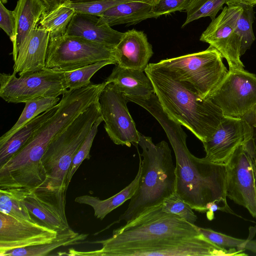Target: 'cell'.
<instances>
[{"instance_id":"6da1fadb","label":"cell","mask_w":256,"mask_h":256,"mask_svg":"<svg viewBox=\"0 0 256 256\" xmlns=\"http://www.w3.org/2000/svg\"><path fill=\"white\" fill-rule=\"evenodd\" d=\"M164 128L174 150L176 161V192L193 210L206 212L216 203L221 211L238 216L230 207L226 194V166L206 157L198 158L188 150L187 136L181 124L164 110L158 100L146 107Z\"/></svg>"},{"instance_id":"7a4b0ae2","label":"cell","mask_w":256,"mask_h":256,"mask_svg":"<svg viewBox=\"0 0 256 256\" xmlns=\"http://www.w3.org/2000/svg\"><path fill=\"white\" fill-rule=\"evenodd\" d=\"M164 110L202 142L210 138L224 116L209 99L202 98L187 82L172 78L148 64L144 70Z\"/></svg>"},{"instance_id":"3957f363","label":"cell","mask_w":256,"mask_h":256,"mask_svg":"<svg viewBox=\"0 0 256 256\" xmlns=\"http://www.w3.org/2000/svg\"><path fill=\"white\" fill-rule=\"evenodd\" d=\"M141 172L138 187L127 209L118 221L130 222L148 210L161 205L176 190V166L168 144H154L150 136L139 133Z\"/></svg>"},{"instance_id":"277c9868","label":"cell","mask_w":256,"mask_h":256,"mask_svg":"<svg viewBox=\"0 0 256 256\" xmlns=\"http://www.w3.org/2000/svg\"><path fill=\"white\" fill-rule=\"evenodd\" d=\"M200 234L198 226L176 214L164 212L162 204L114 230L110 238L92 242L101 244V248L88 252L70 248L68 254L70 256H107L111 251L120 248L165 238H184Z\"/></svg>"},{"instance_id":"5b68a950","label":"cell","mask_w":256,"mask_h":256,"mask_svg":"<svg viewBox=\"0 0 256 256\" xmlns=\"http://www.w3.org/2000/svg\"><path fill=\"white\" fill-rule=\"evenodd\" d=\"M101 115L98 100L52 139L40 160L46 180L39 187L52 190L68 189L67 175L74 156L93 124Z\"/></svg>"},{"instance_id":"8992f818","label":"cell","mask_w":256,"mask_h":256,"mask_svg":"<svg viewBox=\"0 0 256 256\" xmlns=\"http://www.w3.org/2000/svg\"><path fill=\"white\" fill-rule=\"evenodd\" d=\"M223 57L210 46L204 50L151 63L173 78L191 84L199 95L208 99L228 72Z\"/></svg>"},{"instance_id":"52a82bcc","label":"cell","mask_w":256,"mask_h":256,"mask_svg":"<svg viewBox=\"0 0 256 256\" xmlns=\"http://www.w3.org/2000/svg\"><path fill=\"white\" fill-rule=\"evenodd\" d=\"M68 90L64 72L44 68L24 74H0V96L8 103H24L42 98H56Z\"/></svg>"},{"instance_id":"ba28073f","label":"cell","mask_w":256,"mask_h":256,"mask_svg":"<svg viewBox=\"0 0 256 256\" xmlns=\"http://www.w3.org/2000/svg\"><path fill=\"white\" fill-rule=\"evenodd\" d=\"M104 60H116L114 49L64 34L50 38L46 68L64 72Z\"/></svg>"},{"instance_id":"9c48e42d","label":"cell","mask_w":256,"mask_h":256,"mask_svg":"<svg viewBox=\"0 0 256 256\" xmlns=\"http://www.w3.org/2000/svg\"><path fill=\"white\" fill-rule=\"evenodd\" d=\"M202 234V233H201ZM236 256L244 251L220 246L202 234L184 238H165L114 250L107 256Z\"/></svg>"},{"instance_id":"30bf717a","label":"cell","mask_w":256,"mask_h":256,"mask_svg":"<svg viewBox=\"0 0 256 256\" xmlns=\"http://www.w3.org/2000/svg\"><path fill=\"white\" fill-rule=\"evenodd\" d=\"M224 116L243 118L256 108V75L230 70L208 98Z\"/></svg>"},{"instance_id":"8fae6325","label":"cell","mask_w":256,"mask_h":256,"mask_svg":"<svg viewBox=\"0 0 256 256\" xmlns=\"http://www.w3.org/2000/svg\"><path fill=\"white\" fill-rule=\"evenodd\" d=\"M99 102L104 128L113 142L137 147L140 132L129 112L124 93L114 84H108L101 92Z\"/></svg>"},{"instance_id":"7c38bea8","label":"cell","mask_w":256,"mask_h":256,"mask_svg":"<svg viewBox=\"0 0 256 256\" xmlns=\"http://www.w3.org/2000/svg\"><path fill=\"white\" fill-rule=\"evenodd\" d=\"M243 10L242 6L229 4L212 20L200 40L216 48L228 62L230 70H244L240 60V42L235 33L237 21Z\"/></svg>"},{"instance_id":"4fadbf2b","label":"cell","mask_w":256,"mask_h":256,"mask_svg":"<svg viewBox=\"0 0 256 256\" xmlns=\"http://www.w3.org/2000/svg\"><path fill=\"white\" fill-rule=\"evenodd\" d=\"M226 166V197L247 209L256 219V186L254 168L244 144L234 151Z\"/></svg>"},{"instance_id":"5bb4252c","label":"cell","mask_w":256,"mask_h":256,"mask_svg":"<svg viewBox=\"0 0 256 256\" xmlns=\"http://www.w3.org/2000/svg\"><path fill=\"white\" fill-rule=\"evenodd\" d=\"M58 233L42 222L20 219L0 212V256L6 251L54 240Z\"/></svg>"},{"instance_id":"9a60e30c","label":"cell","mask_w":256,"mask_h":256,"mask_svg":"<svg viewBox=\"0 0 256 256\" xmlns=\"http://www.w3.org/2000/svg\"><path fill=\"white\" fill-rule=\"evenodd\" d=\"M252 130L244 118L224 116L212 136L202 142L206 157L218 164H226L236 149L251 138Z\"/></svg>"},{"instance_id":"2e32d148","label":"cell","mask_w":256,"mask_h":256,"mask_svg":"<svg viewBox=\"0 0 256 256\" xmlns=\"http://www.w3.org/2000/svg\"><path fill=\"white\" fill-rule=\"evenodd\" d=\"M66 190L38 187L30 192L24 204L32 215L59 233L70 228L66 214Z\"/></svg>"},{"instance_id":"e0dca14e","label":"cell","mask_w":256,"mask_h":256,"mask_svg":"<svg viewBox=\"0 0 256 256\" xmlns=\"http://www.w3.org/2000/svg\"><path fill=\"white\" fill-rule=\"evenodd\" d=\"M50 39V32L40 26L33 30L12 55L13 73L20 76L46 68Z\"/></svg>"},{"instance_id":"ac0fdd59","label":"cell","mask_w":256,"mask_h":256,"mask_svg":"<svg viewBox=\"0 0 256 256\" xmlns=\"http://www.w3.org/2000/svg\"><path fill=\"white\" fill-rule=\"evenodd\" d=\"M154 52L146 35L134 29L129 30L114 49L117 64L144 72Z\"/></svg>"},{"instance_id":"d6986e66","label":"cell","mask_w":256,"mask_h":256,"mask_svg":"<svg viewBox=\"0 0 256 256\" xmlns=\"http://www.w3.org/2000/svg\"><path fill=\"white\" fill-rule=\"evenodd\" d=\"M98 16L76 12L65 34L80 37L114 49L124 34L106 24L98 23Z\"/></svg>"},{"instance_id":"ffe728a7","label":"cell","mask_w":256,"mask_h":256,"mask_svg":"<svg viewBox=\"0 0 256 256\" xmlns=\"http://www.w3.org/2000/svg\"><path fill=\"white\" fill-rule=\"evenodd\" d=\"M46 6L42 0H18L13 10L15 18L12 54L16 52L27 36L37 26Z\"/></svg>"},{"instance_id":"44dd1931","label":"cell","mask_w":256,"mask_h":256,"mask_svg":"<svg viewBox=\"0 0 256 256\" xmlns=\"http://www.w3.org/2000/svg\"><path fill=\"white\" fill-rule=\"evenodd\" d=\"M105 81L107 84H114L126 96H148L154 93L151 80L144 72L124 68L118 64H116Z\"/></svg>"},{"instance_id":"7402d4cb","label":"cell","mask_w":256,"mask_h":256,"mask_svg":"<svg viewBox=\"0 0 256 256\" xmlns=\"http://www.w3.org/2000/svg\"><path fill=\"white\" fill-rule=\"evenodd\" d=\"M152 12V4L139 2H128L118 4L104 12L98 18V23L112 26L125 24H136L150 18H158Z\"/></svg>"},{"instance_id":"603a6c76","label":"cell","mask_w":256,"mask_h":256,"mask_svg":"<svg viewBox=\"0 0 256 256\" xmlns=\"http://www.w3.org/2000/svg\"><path fill=\"white\" fill-rule=\"evenodd\" d=\"M140 172V164L134 179L121 191L107 199L102 200L97 196L84 195L76 197L75 202L90 206L94 209V216L102 220L108 214L132 198L138 188Z\"/></svg>"},{"instance_id":"cb8c5ba5","label":"cell","mask_w":256,"mask_h":256,"mask_svg":"<svg viewBox=\"0 0 256 256\" xmlns=\"http://www.w3.org/2000/svg\"><path fill=\"white\" fill-rule=\"evenodd\" d=\"M58 104L41 114L16 132L0 146V166L14 156L28 142L35 132L56 110Z\"/></svg>"},{"instance_id":"d4e9b609","label":"cell","mask_w":256,"mask_h":256,"mask_svg":"<svg viewBox=\"0 0 256 256\" xmlns=\"http://www.w3.org/2000/svg\"><path fill=\"white\" fill-rule=\"evenodd\" d=\"M88 234H79L71 228L58 233L56 238L52 242L11 250L2 256H45L60 246H65L78 243L85 240Z\"/></svg>"},{"instance_id":"484cf974","label":"cell","mask_w":256,"mask_h":256,"mask_svg":"<svg viewBox=\"0 0 256 256\" xmlns=\"http://www.w3.org/2000/svg\"><path fill=\"white\" fill-rule=\"evenodd\" d=\"M70 0H64L48 12H46L39 22L48 31L50 38L66 33L67 28L76 12Z\"/></svg>"},{"instance_id":"4316f807","label":"cell","mask_w":256,"mask_h":256,"mask_svg":"<svg viewBox=\"0 0 256 256\" xmlns=\"http://www.w3.org/2000/svg\"><path fill=\"white\" fill-rule=\"evenodd\" d=\"M31 190L24 188H0V212L20 219L37 221L24 202Z\"/></svg>"},{"instance_id":"83f0119b","label":"cell","mask_w":256,"mask_h":256,"mask_svg":"<svg viewBox=\"0 0 256 256\" xmlns=\"http://www.w3.org/2000/svg\"><path fill=\"white\" fill-rule=\"evenodd\" d=\"M60 98H42L25 102L24 108L15 124L0 138V146L3 144L16 132L41 114L57 105Z\"/></svg>"},{"instance_id":"f1b7e54d","label":"cell","mask_w":256,"mask_h":256,"mask_svg":"<svg viewBox=\"0 0 256 256\" xmlns=\"http://www.w3.org/2000/svg\"><path fill=\"white\" fill-rule=\"evenodd\" d=\"M198 228L206 238L220 246L242 251L248 250L256 253V240L252 239L256 232V226L250 228L249 236L247 239L236 238L208 228L198 226Z\"/></svg>"},{"instance_id":"f546056e","label":"cell","mask_w":256,"mask_h":256,"mask_svg":"<svg viewBox=\"0 0 256 256\" xmlns=\"http://www.w3.org/2000/svg\"><path fill=\"white\" fill-rule=\"evenodd\" d=\"M111 64H117V62L114 60H104L73 70L64 72L67 88H80L90 84V80L96 72Z\"/></svg>"},{"instance_id":"4dcf8cb0","label":"cell","mask_w":256,"mask_h":256,"mask_svg":"<svg viewBox=\"0 0 256 256\" xmlns=\"http://www.w3.org/2000/svg\"><path fill=\"white\" fill-rule=\"evenodd\" d=\"M228 0H192L185 10L187 16L182 26L183 28L190 22L201 18L209 16L212 20L216 18L218 12L223 9Z\"/></svg>"},{"instance_id":"1f68e13d","label":"cell","mask_w":256,"mask_h":256,"mask_svg":"<svg viewBox=\"0 0 256 256\" xmlns=\"http://www.w3.org/2000/svg\"><path fill=\"white\" fill-rule=\"evenodd\" d=\"M242 6L243 10L237 21L234 30L240 42L241 56L250 48L256 39L252 28L254 20V7L249 6Z\"/></svg>"},{"instance_id":"d6a6232c","label":"cell","mask_w":256,"mask_h":256,"mask_svg":"<svg viewBox=\"0 0 256 256\" xmlns=\"http://www.w3.org/2000/svg\"><path fill=\"white\" fill-rule=\"evenodd\" d=\"M103 121L102 115L98 118L86 138L77 150L68 173L66 183L67 188H68L72 176L82 162L84 160H89L90 158V152L93 141L97 134L98 127Z\"/></svg>"},{"instance_id":"836d02e7","label":"cell","mask_w":256,"mask_h":256,"mask_svg":"<svg viewBox=\"0 0 256 256\" xmlns=\"http://www.w3.org/2000/svg\"><path fill=\"white\" fill-rule=\"evenodd\" d=\"M162 208L164 212L176 214L192 224L197 220L192 208L176 192L164 200Z\"/></svg>"},{"instance_id":"e575fe53","label":"cell","mask_w":256,"mask_h":256,"mask_svg":"<svg viewBox=\"0 0 256 256\" xmlns=\"http://www.w3.org/2000/svg\"><path fill=\"white\" fill-rule=\"evenodd\" d=\"M124 2L113 0H100L92 2H72L76 12L100 16L106 10Z\"/></svg>"},{"instance_id":"d590c367","label":"cell","mask_w":256,"mask_h":256,"mask_svg":"<svg viewBox=\"0 0 256 256\" xmlns=\"http://www.w3.org/2000/svg\"><path fill=\"white\" fill-rule=\"evenodd\" d=\"M192 0H158L152 5V12L159 16L184 10Z\"/></svg>"},{"instance_id":"8d00e7d4","label":"cell","mask_w":256,"mask_h":256,"mask_svg":"<svg viewBox=\"0 0 256 256\" xmlns=\"http://www.w3.org/2000/svg\"><path fill=\"white\" fill-rule=\"evenodd\" d=\"M242 118L245 119L248 122L252 130L250 138L243 144L253 163L256 186V108Z\"/></svg>"},{"instance_id":"74e56055","label":"cell","mask_w":256,"mask_h":256,"mask_svg":"<svg viewBox=\"0 0 256 256\" xmlns=\"http://www.w3.org/2000/svg\"><path fill=\"white\" fill-rule=\"evenodd\" d=\"M0 27L12 42L14 36L15 18L13 11L7 9L0 1Z\"/></svg>"},{"instance_id":"f35d334b","label":"cell","mask_w":256,"mask_h":256,"mask_svg":"<svg viewBox=\"0 0 256 256\" xmlns=\"http://www.w3.org/2000/svg\"><path fill=\"white\" fill-rule=\"evenodd\" d=\"M46 6V11L48 12L53 8L55 6L58 5L60 2H62L64 0H42ZM72 2H92L100 0H70ZM120 0L124 2H136L137 0Z\"/></svg>"},{"instance_id":"ab89813d","label":"cell","mask_w":256,"mask_h":256,"mask_svg":"<svg viewBox=\"0 0 256 256\" xmlns=\"http://www.w3.org/2000/svg\"><path fill=\"white\" fill-rule=\"evenodd\" d=\"M226 4L249 6L254 7L256 6V0H228Z\"/></svg>"},{"instance_id":"60d3db41","label":"cell","mask_w":256,"mask_h":256,"mask_svg":"<svg viewBox=\"0 0 256 256\" xmlns=\"http://www.w3.org/2000/svg\"><path fill=\"white\" fill-rule=\"evenodd\" d=\"M4 4L6 3L8 0H0Z\"/></svg>"}]
</instances>
